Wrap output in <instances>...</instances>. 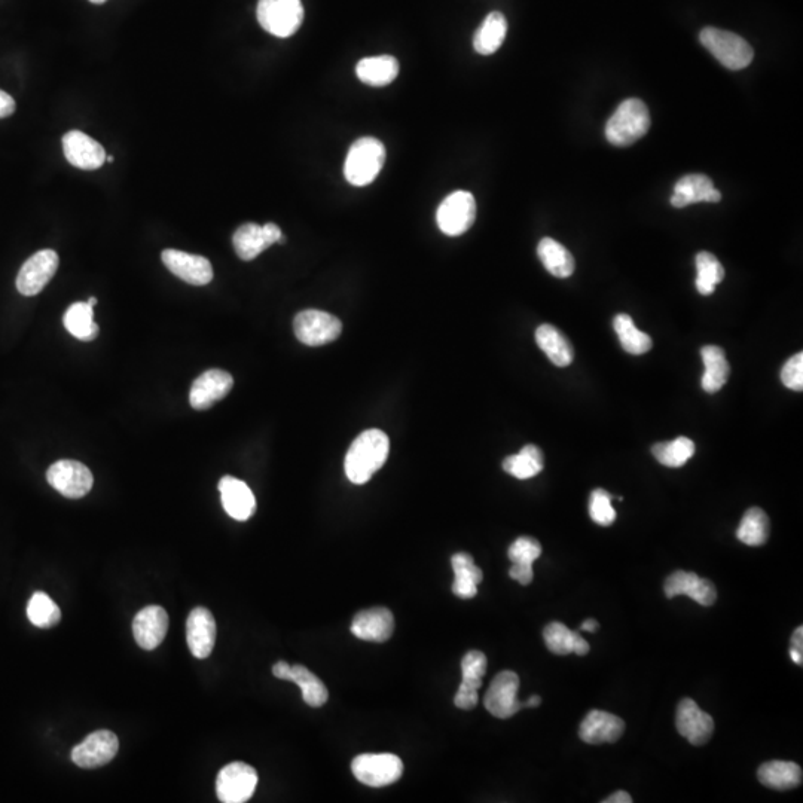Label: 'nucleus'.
<instances>
[{"mask_svg": "<svg viewBox=\"0 0 803 803\" xmlns=\"http://www.w3.org/2000/svg\"><path fill=\"white\" fill-rule=\"evenodd\" d=\"M386 163V148L375 137H362L351 145L345 160V179L354 186L374 182Z\"/></svg>", "mask_w": 803, "mask_h": 803, "instance_id": "f03ea898", "label": "nucleus"}, {"mask_svg": "<svg viewBox=\"0 0 803 803\" xmlns=\"http://www.w3.org/2000/svg\"><path fill=\"white\" fill-rule=\"evenodd\" d=\"M781 381L784 386L789 387L795 392H802L803 389V354L798 353L790 357L789 362L783 366L781 371Z\"/></svg>", "mask_w": 803, "mask_h": 803, "instance_id": "a18cd8bd", "label": "nucleus"}, {"mask_svg": "<svg viewBox=\"0 0 803 803\" xmlns=\"http://www.w3.org/2000/svg\"><path fill=\"white\" fill-rule=\"evenodd\" d=\"M258 786V772L243 762H232L219 772L216 793L224 803H244L252 798Z\"/></svg>", "mask_w": 803, "mask_h": 803, "instance_id": "9d476101", "label": "nucleus"}, {"mask_svg": "<svg viewBox=\"0 0 803 803\" xmlns=\"http://www.w3.org/2000/svg\"><path fill=\"white\" fill-rule=\"evenodd\" d=\"M722 194L714 188L713 180L705 174H688L674 186L671 206L685 209L690 204L719 203Z\"/></svg>", "mask_w": 803, "mask_h": 803, "instance_id": "a878e982", "label": "nucleus"}, {"mask_svg": "<svg viewBox=\"0 0 803 803\" xmlns=\"http://www.w3.org/2000/svg\"><path fill=\"white\" fill-rule=\"evenodd\" d=\"M546 647L554 655L566 656L576 653L577 656L588 655L589 644L579 632L569 630L561 622H552L543 631Z\"/></svg>", "mask_w": 803, "mask_h": 803, "instance_id": "2f4dec72", "label": "nucleus"}, {"mask_svg": "<svg viewBox=\"0 0 803 803\" xmlns=\"http://www.w3.org/2000/svg\"><path fill=\"white\" fill-rule=\"evenodd\" d=\"M613 328L627 353L640 356L652 348V338L640 331L628 314H618L613 320Z\"/></svg>", "mask_w": 803, "mask_h": 803, "instance_id": "58836bf2", "label": "nucleus"}, {"mask_svg": "<svg viewBox=\"0 0 803 803\" xmlns=\"http://www.w3.org/2000/svg\"><path fill=\"white\" fill-rule=\"evenodd\" d=\"M613 496L603 488L592 491L589 497V515L595 524L609 527L616 521V511L612 506Z\"/></svg>", "mask_w": 803, "mask_h": 803, "instance_id": "c03bdc74", "label": "nucleus"}, {"mask_svg": "<svg viewBox=\"0 0 803 803\" xmlns=\"http://www.w3.org/2000/svg\"><path fill=\"white\" fill-rule=\"evenodd\" d=\"M354 777L369 787H386L401 780L403 762L395 754H360L351 763Z\"/></svg>", "mask_w": 803, "mask_h": 803, "instance_id": "423d86ee", "label": "nucleus"}, {"mask_svg": "<svg viewBox=\"0 0 803 803\" xmlns=\"http://www.w3.org/2000/svg\"><path fill=\"white\" fill-rule=\"evenodd\" d=\"M652 454L664 466L682 467L695 454V444L686 436H679L674 441L653 445Z\"/></svg>", "mask_w": 803, "mask_h": 803, "instance_id": "79ce46f5", "label": "nucleus"}, {"mask_svg": "<svg viewBox=\"0 0 803 803\" xmlns=\"http://www.w3.org/2000/svg\"><path fill=\"white\" fill-rule=\"evenodd\" d=\"M91 3L94 5H102V3L108 2V0H90Z\"/></svg>", "mask_w": 803, "mask_h": 803, "instance_id": "864d4df0", "label": "nucleus"}, {"mask_svg": "<svg viewBox=\"0 0 803 803\" xmlns=\"http://www.w3.org/2000/svg\"><path fill=\"white\" fill-rule=\"evenodd\" d=\"M395 631V618L386 607H372L354 616L351 632L360 640L384 643Z\"/></svg>", "mask_w": 803, "mask_h": 803, "instance_id": "393cba45", "label": "nucleus"}, {"mask_svg": "<svg viewBox=\"0 0 803 803\" xmlns=\"http://www.w3.org/2000/svg\"><path fill=\"white\" fill-rule=\"evenodd\" d=\"M87 302H88V304H90V305H91V307H96V304H97V298H94V296H91V298H90V299H88V301H87Z\"/></svg>", "mask_w": 803, "mask_h": 803, "instance_id": "603ef678", "label": "nucleus"}, {"mask_svg": "<svg viewBox=\"0 0 803 803\" xmlns=\"http://www.w3.org/2000/svg\"><path fill=\"white\" fill-rule=\"evenodd\" d=\"M119 750L118 737L111 731H96L72 750V760L79 768L94 769L108 765Z\"/></svg>", "mask_w": 803, "mask_h": 803, "instance_id": "4468645a", "label": "nucleus"}, {"mask_svg": "<svg viewBox=\"0 0 803 803\" xmlns=\"http://www.w3.org/2000/svg\"><path fill=\"white\" fill-rule=\"evenodd\" d=\"M357 78L371 87H386L399 75V61L393 56L363 58L356 66Z\"/></svg>", "mask_w": 803, "mask_h": 803, "instance_id": "7c9ffc66", "label": "nucleus"}, {"mask_svg": "<svg viewBox=\"0 0 803 803\" xmlns=\"http://www.w3.org/2000/svg\"><path fill=\"white\" fill-rule=\"evenodd\" d=\"M518 689V674L514 671H502L494 677L485 693V708L497 719H509L515 716L521 708H524L517 698Z\"/></svg>", "mask_w": 803, "mask_h": 803, "instance_id": "ddd939ff", "label": "nucleus"}, {"mask_svg": "<svg viewBox=\"0 0 803 803\" xmlns=\"http://www.w3.org/2000/svg\"><path fill=\"white\" fill-rule=\"evenodd\" d=\"M757 778L769 789L792 790L801 786L803 774L798 763L772 760L760 766Z\"/></svg>", "mask_w": 803, "mask_h": 803, "instance_id": "c85d7f7f", "label": "nucleus"}, {"mask_svg": "<svg viewBox=\"0 0 803 803\" xmlns=\"http://www.w3.org/2000/svg\"><path fill=\"white\" fill-rule=\"evenodd\" d=\"M790 656L793 662L798 665L803 664V628H796L793 632L792 644H790Z\"/></svg>", "mask_w": 803, "mask_h": 803, "instance_id": "49530a36", "label": "nucleus"}, {"mask_svg": "<svg viewBox=\"0 0 803 803\" xmlns=\"http://www.w3.org/2000/svg\"><path fill=\"white\" fill-rule=\"evenodd\" d=\"M740 542L748 546L765 545L769 537V518L760 508L748 509L737 530Z\"/></svg>", "mask_w": 803, "mask_h": 803, "instance_id": "ea45409f", "label": "nucleus"}, {"mask_svg": "<svg viewBox=\"0 0 803 803\" xmlns=\"http://www.w3.org/2000/svg\"><path fill=\"white\" fill-rule=\"evenodd\" d=\"M665 595L674 598L677 595H688L701 606H713L717 600V589L708 579H702L698 574L677 570L665 580Z\"/></svg>", "mask_w": 803, "mask_h": 803, "instance_id": "5701e85b", "label": "nucleus"}, {"mask_svg": "<svg viewBox=\"0 0 803 803\" xmlns=\"http://www.w3.org/2000/svg\"><path fill=\"white\" fill-rule=\"evenodd\" d=\"M475 219V197L467 191H456L448 195L436 212L439 230L450 237L469 231L475 224Z\"/></svg>", "mask_w": 803, "mask_h": 803, "instance_id": "6e6552de", "label": "nucleus"}, {"mask_svg": "<svg viewBox=\"0 0 803 803\" xmlns=\"http://www.w3.org/2000/svg\"><path fill=\"white\" fill-rule=\"evenodd\" d=\"M699 41L726 69H746L753 61V48L746 39L728 30L705 27L699 33Z\"/></svg>", "mask_w": 803, "mask_h": 803, "instance_id": "20e7f679", "label": "nucleus"}, {"mask_svg": "<svg viewBox=\"0 0 803 803\" xmlns=\"http://www.w3.org/2000/svg\"><path fill=\"white\" fill-rule=\"evenodd\" d=\"M60 259L54 250L45 249L30 256L17 276V289L23 296H36L56 276Z\"/></svg>", "mask_w": 803, "mask_h": 803, "instance_id": "9b49d317", "label": "nucleus"}, {"mask_svg": "<svg viewBox=\"0 0 803 803\" xmlns=\"http://www.w3.org/2000/svg\"><path fill=\"white\" fill-rule=\"evenodd\" d=\"M15 100L5 91L0 90V119L8 118L15 112Z\"/></svg>", "mask_w": 803, "mask_h": 803, "instance_id": "de8ad7c7", "label": "nucleus"}, {"mask_svg": "<svg viewBox=\"0 0 803 803\" xmlns=\"http://www.w3.org/2000/svg\"><path fill=\"white\" fill-rule=\"evenodd\" d=\"M63 152L66 160L76 169L97 170L105 164V148L93 137L73 130L63 136Z\"/></svg>", "mask_w": 803, "mask_h": 803, "instance_id": "dca6fc26", "label": "nucleus"}, {"mask_svg": "<svg viewBox=\"0 0 803 803\" xmlns=\"http://www.w3.org/2000/svg\"><path fill=\"white\" fill-rule=\"evenodd\" d=\"M164 265L170 273L192 286H206L213 280V267L209 259L200 255L166 249L161 253Z\"/></svg>", "mask_w": 803, "mask_h": 803, "instance_id": "2eb2a0df", "label": "nucleus"}, {"mask_svg": "<svg viewBox=\"0 0 803 803\" xmlns=\"http://www.w3.org/2000/svg\"><path fill=\"white\" fill-rule=\"evenodd\" d=\"M451 564H453L454 576H456L453 583L454 594L463 600L475 597L478 594V585L484 579V574L476 566L472 555L460 552L451 558Z\"/></svg>", "mask_w": 803, "mask_h": 803, "instance_id": "f704fd0d", "label": "nucleus"}, {"mask_svg": "<svg viewBox=\"0 0 803 803\" xmlns=\"http://www.w3.org/2000/svg\"><path fill=\"white\" fill-rule=\"evenodd\" d=\"M705 371L701 386L707 393H717L728 383L731 366L726 359L725 351L717 345H705L701 350Z\"/></svg>", "mask_w": 803, "mask_h": 803, "instance_id": "c756f323", "label": "nucleus"}, {"mask_svg": "<svg viewBox=\"0 0 803 803\" xmlns=\"http://www.w3.org/2000/svg\"><path fill=\"white\" fill-rule=\"evenodd\" d=\"M537 255L546 270L558 279H567L574 273L576 265L572 253L554 238H543L537 247Z\"/></svg>", "mask_w": 803, "mask_h": 803, "instance_id": "c9c22d12", "label": "nucleus"}, {"mask_svg": "<svg viewBox=\"0 0 803 803\" xmlns=\"http://www.w3.org/2000/svg\"><path fill=\"white\" fill-rule=\"evenodd\" d=\"M540 702H542V698H540V696L533 695L530 696V698H528L527 701L522 702V707L524 708L539 707Z\"/></svg>", "mask_w": 803, "mask_h": 803, "instance_id": "8fccbe9b", "label": "nucleus"}, {"mask_svg": "<svg viewBox=\"0 0 803 803\" xmlns=\"http://www.w3.org/2000/svg\"><path fill=\"white\" fill-rule=\"evenodd\" d=\"M94 307L88 302H75L70 305L63 317L67 331L81 341L96 340L99 335V326L94 322Z\"/></svg>", "mask_w": 803, "mask_h": 803, "instance_id": "e433bc0d", "label": "nucleus"}, {"mask_svg": "<svg viewBox=\"0 0 803 803\" xmlns=\"http://www.w3.org/2000/svg\"><path fill=\"white\" fill-rule=\"evenodd\" d=\"M273 674L280 680L295 683L302 690V698L310 707L319 708L328 702L329 693L319 677L314 676L304 665H289L285 661L277 662Z\"/></svg>", "mask_w": 803, "mask_h": 803, "instance_id": "aec40b11", "label": "nucleus"}, {"mask_svg": "<svg viewBox=\"0 0 803 803\" xmlns=\"http://www.w3.org/2000/svg\"><path fill=\"white\" fill-rule=\"evenodd\" d=\"M390 453L389 436L383 430L360 433L345 456V475L353 484H366L386 463Z\"/></svg>", "mask_w": 803, "mask_h": 803, "instance_id": "f257e3e1", "label": "nucleus"}, {"mask_svg": "<svg viewBox=\"0 0 803 803\" xmlns=\"http://www.w3.org/2000/svg\"><path fill=\"white\" fill-rule=\"evenodd\" d=\"M186 641L192 655L206 659L212 655L216 643L215 616L206 607H195L186 621Z\"/></svg>", "mask_w": 803, "mask_h": 803, "instance_id": "6ab92c4d", "label": "nucleus"}, {"mask_svg": "<svg viewBox=\"0 0 803 803\" xmlns=\"http://www.w3.org/2000/svg\"><path fill=\"white\" fill-rule=\"evenodd\" d=\"M506 33H508V21L505 15L502 12H491L475 33L473 48L481 56H491L502 47Z\"/></svg>", "mask_w": 803, "mask_h": 803, "instance_id": "473e14b6", "label": "nucleus"}, {"mask_svg": "<svg viewBox=\"0 0 803 803\" xmlns=\"http://www.w3.org/2000/svg\"><path fill=\"white\" fill-rule=\"evenodd\" d=\"M603 803H632V798L630 793L619 790V792L613 793L609 798L604 799Z\"/></svg>", "mask_w": 803, "mask_h": 803, "instance_id": "09e8293b", "label": "nucleus"}, {"mask_svg": "<svg viewBox=\"0 0 803 803\" xmlns=\"http://www.w3.org/2000/svg\"><path fill=\"white\" fill-rule=\"evenodd\" d=\"M625 722L621 717L607 711L592 710L580 723L579 737L583 743L598 744L616 743L624 735Z\"/></svg>", "mask_w": 803, "mask_h": 803, "instance_id": "4be33fe9", "label": "nucleus"}, {"mask_svg": "<svg viewBox=\"0 0 803 803\" xmlns=\"http://www.w3.org/2000/svg\"><path fill=\"white\" fill-rule=\"evenodd\" d=\"M696 271V289L704 296L711 295L725 279V268L713 253L701 252L696 255Z\"/></svg>", "mask_w": 803, "mask_h": 803, "instance_id": "a19ab883", "label": "nucleus"}, {"mask_svg": "<svg viewBox=\"0 0 803 803\" xmlns=\"http://www.w3.org/2000/svg\"><path fill=\"white\" fill-rule=\"evenodd\" d=\"M582 630L586 632H594L598 630V622L595 619H586L582 624Z\"/></svg>", "mask_w": 803, "mask_h": 803, "instance_id": "3c124183", "label": "nucleus"}, {"mask_svg": "<svg viewBox=\"0 0 803 803\" xmlns=\"http://www.w3.org/2000/svg\"><path fill=\"white\" fill-rule=\"evenodd\" d=\"M234 386V378L222 369H210L194 381L189 393V403L198 411L212 408L224 399Z\"/></svg>", "mask_w": 803, "mask_h": 803, "instance_id": "a211bd4d", "label": "nucleus"}, {"mask_svg": "<svg viewBox=\"0 0 803 803\" xmlns=\"http://www.w3.org/2000/svg\"><path fill=\"white\" fill-rule=\"evenodd\" d=\"M293 329L302 344L319 347L337 340L343 332V323L325 311L305 310L293 320Z\"/></svg>", "mask_w": 803, "mask_h": 803, "instance_id": "0eeeda50", "label": "nucleus"}, {"mask_svg": "<svg viewBox=\"0 0 803 803\" xmlns=\"http://www.w3.org/2000/svg\"><path fill=\"white\" fill-rule=\"evenodd\" d=\"M276 243H285L283 232L276 224L258 225L244 224L235 231L232 237L235 253L243 261H253L268 247Z\"/></svg>", "mask_w": 803, "mask_h": 803, "instance_id": "f8f14e48", "label": "nucleus"}, {"mask_svg": "<svg viewBox=\"0 0 803 803\" xmlns=\"http://www.w3.org/2000/svg\"><path fill=\"white\" fill-rule=\"evenodd\" d=\"M27 616L35 627L48 630L60 622V607L45 592H35L27 604Z\"/></svg>", "mask_w": 803, "mask_h": 803, "instance_id": "37998d69", "label": "nucleus"}, {"mask_svg": "<svg viewBox=\"0 0 803 803\" xmlns=\"http://www.w3.org/2000/svg\"><path fill=\"white\" fill-rule=\"evenodd\" d=\"M650 128L649 109L641 100L628 99L607 121L606 137L612 145L630 146L646 136Z\"/></svg>", "mask_w": 803, "mask_h": 803, "instance_id": "7ed1b4c3", "label": "nucleus"}, {"mask_svg": "<svg viewBox=\"0 0 803 803\" xmlns=\"http://www.w3.org/2000/svg\"><path fill=\"white\" fill-rule=\"evenodd\" d=\"M542 554V545L533 537L521 536L509 548V560L512 561L509 576L521 585L527 586L533 582V564Z\"/></svg>", "mask_w": 803, "mask_h": 803, "instance_id": "cd10ccee", "label": "nucleus"}, {"mask_svg": "<svg viewBox=\"0 0 803 803\" xmlns=\"http://www.w3.org/2000/svg\"><path fill=\"white\" fill-rule=\"evenodd\" d=\"M106 161H108V163H114L115 158L111 155V157H106Z\"/></svg>", "mask_w": 803, "mask_h": 803, "instance_id": "5fc2aeb1", "label": "nucleus"}, {"mask_svg": "<svg viewBox=\"0 0 803 803\" xmlns=\"http://www.w3.org/2000/svg\"><path fill=\"white\" fill-rule=\"evenodd\" d=\"M545 467V456L536 445H525L518 454L503 461V469L518 479H530L539 475Z\"/></svg>", "mask_w": 803, "mask_h": 803, "instance_id": "4c0bfd02", "label": "nucleus"}, {"mask_svg": "<svg viewBox=\"0 0 803 803\" xmlns=\"http://www.w3.org/2000/svg\"><path fill=\"white\" fill-rule=\"evenodd\" d=\"M256 15L262 29L277 38H289L304 21V6L301 0H259Z\"/></svg>", "mask_w": 803, "mask_h": 803, "instance_id": "39448f33", "label": "nucleus"}, {"mask_svg": "<svg viewBox=\"0 0 803 803\" xmlns=\"http://www.w3.org/2000/svg\"><path fill=\"white\" fill-rule=\"evenodd\" d=\"M47 481L67 499H82L93 488L91 470L81 461L60 460L48 469Z\"/></svg>", "mask_w": 803, "mask_h": 803, "instance_id": "1a4fd4ad", "label": "nucleus"}, {"mask_svg": "<svg viewBox=\"0 0 803 803\" xmlns=\"http://www.w3.org/2000/svg\"><path fill=\"white\" fill-rule=\"evenodd\" d=\"M536 343L555 366L566 368L572 365L574 359L572 344L555 326H539L536 331Z\"/></svg>", "mask_w": 803, "mask_h": 803, "instance_id": "72a5a7b5", "label": "nucleus"}, {"mask_svg": "<svg viewBox=\"0 0 803 803\" xmlns=\"http://www.w3.org/2000/svg\"><path fill=\"white\" fill-rule=\"evenodd\" d=\"M167 631H169V615L163 607H145L134 618V638L142 649H157L166 638Z\"/></svg>", "mask_w": 803, "mask_h": 803, "instance_id": "b1692460", "label": "nucleus"}, {"mask_svg": "<svg viewBox=\"0 0 803 803\" xmlns=\"http://www.w3.org/2000/svg\"><path fill=\"white\" fill-rule=\"evenodd\" d=\"M677 731L692 746H704L714 734V720L702 711L693 699L685 698L679 702L676 716Z\"/></svg>", "mask_w": 803, "mask_h": 803, "instance_id": "f3484780", "label": "nucleus"}, {"mask_svg": "<svg viewBox=\"0 0 803 803\" xmlns=\"http://www.w3.org/2000/svg\"><path fill=\"white\" fill-rule=\"evenodd\" d=\"M219 491L225 512L231 518L235 521H247L253 517L256 511V499L246 482L234 476H224L219 481Z\"/></svg>", "mask_w": 803, "mask_h": 803, "instance_id": "bb28decb", "label": "nucleus"}, {"mask_svg": "<svg viewBox=\"0 0 803 803\" xmlns=\"http://www.w3.org/2000/svg\"><path fill=\"white\" fill-rule=\"evenodd\" d=\"M461 673L463 682L457 690L454 704L461 710H472L478 705V690L487 673V656L478 650L466 653L461 661Z\"/></svg>", "mask_w": 803, "mask_h": 803, "instance_id": "412c9836", "label": "nucleus"}]
</instances>
